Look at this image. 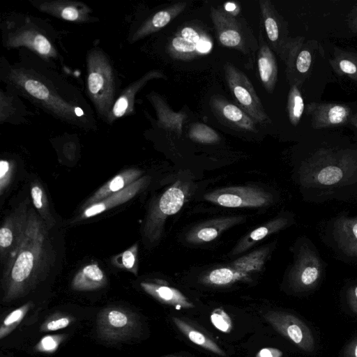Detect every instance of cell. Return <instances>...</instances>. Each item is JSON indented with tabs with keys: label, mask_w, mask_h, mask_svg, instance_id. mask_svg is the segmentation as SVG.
Returning a JSON list of instances; mask_svg holds the SVG:
<instances>
[{
	"label": "cell",
	"mask_w": 357,
	"mask_h": 357,
	"mask_svg": "<svg viewBox=\"0 0 357 357\" xmlns=\"http://www.w3.org/2000/svg\"><path fill=\"white\" fill-rule=\"evenodd\" d=\"M24 59L14 64L1 62V79L17 94L61 121L95 130L91 108L79 91L42 62Z\"/></svg>",
	"instance_id": "1"
},
{
	"label": "cell",
	"mask_w": 357,
	"mask_h": 357,
	"mask_svg": "<svg viewBox=\"0 0 357 357\" xmlns=\"http://www.w3.org/2000/svg\"><path fill=\"white\" fill-rule=\"evenodd\" d=\"M49 230L36 209L30 207L23 238L3 264L5 298L22 295L47 276L56 257Z\"/></svg>",
	"instance_id": "2"
},
{
	"label": "cell",
	"mask_w": 357,
	"mask_h": 357,
	"mask_svg": "<svg viewBox=\"0 0 357 357\" xmlns=\"http://www.w3.org/2000/svg\"><path fill=\"white\" fill-rule=\"evenodd\" d=\"M87 91L99 116L107 122L115 102L116 77L112 64L98 48L87 56Z\"/></svg>",
	"instance_id": "3"
},
{
	"label": "cell",
	"mask_w": 357,
	"mask_h": 357,
	"mask_svg": "<svg viewBox=\"0 0 357 357\" xmlns=\"http://www.w3.org/2000/svg\"><path fill=\"white\" fill-rule=\"evenodd\" d=\"M356 165V154L350 150L321 149L301 168L302 182L331 185L340 181L347 170Z\"/></svg>",
	"instance_id": "4"
},
{
	"label": "cell",
	"mask_w": 357,
	"mask_h": 357,
	"mask_svg": "<svg viewBox=\"0 0 357 357\" xmlns=\"http://www.w3.org/2000/svg\"><path fill=\"white\" fill-rule=\"evenodd\" d=\"M3 29V38L7 47H26L45 61L59 58L58 51L50 40V35L29 17H24L18 22L15 20H8Z\"/></svg>",
	"instance_id": "5"
},
{
	"label": "cell",
	"mask_w": 357,
	"mask_h": 357,
	"mask_svg": "<svg viewBox=\"0 0 357 357\" xmlns=\"http://www.w3.org/2000/svg\"><path fill=\"white\" fill-rule=\"evenodd\" d=\"M188 192L187 183L177 181L151 204L143 229L144 236L149 243L159 239L165 221L181 208Z\"/></svg>",
	"instance_id": "6"
},
{
	"label": "cell",
	"mask_w": 357,
	"mask_h": 357,
	"mask_svg": "<svg viewBox=\"0 0 357 357\" xmlns=\"http://www.w3.org/2000/svg\"><path fill=\"white\" fill-rule=\"evenodd\" d=\"M270 252V248L256 250L231 264L212 270L203 278V282L215 286H225L245 280L264 266Z\"/></svg>",
	"instance_id": "7"
},
{
	"label": "cell",
	"mask_w": 357,
	"mask_h": 357,
	"mask_svg": "<svg viewBox=\"0 0 357 357\" xmlns=\"http://www.w3.org/2000/svg\"><path fill=\"white\" fill-rule=\"evenodd\" d=\"M227 85L243 111L256 123H266L269 118L248 77L230 63L224 67Z\"/></svg>",
	"instance_id": "8"
},
{
	"label": "cell",
	"mask_w": 357,
	"mask_h": 357,
	"mask_svg": "<svg viewBox=\"0 0 357 357\" xmlns=\"http://www.w3.org/2000/svg\"><path fill=\"white\" fill-rule=\"evenodd\" d=\"M264 317L275 331L301 351L310 354L316 351V340L311 328L296 315L284 311H269Z\"/></svg>",
	"instance_id": "9"
},
{
	"label": "cell",
	"mask_w": 357,
	"mask_h": 357,
	"mask_svg": "<svg viewBox=\"0 0 357 357\" xmlns=\"http://www.w3.org/2000/svg\"><path fill=\"white\" fill-rule=\"evenodd\" d=\"M318 48L319 44L314 40H306L301 36L292 38L283 60L291 86L299 87L309 77Z\"/></svg>",
	"instance_id": "10"
},
{
	"label": "cell",
	"mask_w": 357,
	"mask_h": 357,
	"mask_svg": "<svg viewBox=\"0 0 357 357\" xmlns=\"http://www.w3.org/2000/svg\"><path fill=\"white\" fill-rule=\"evenodd\" d=\"M211 203L229 208L261 207L273 202V195L253 186H231L220 188L205 195Z\"/></svg>",
	"instance_id": "11"
},
{
	"label": "cell",
	"mask_w": 357,
	"mask_h": 357,
	"mask_svg": "<svg viewBox=\"0 0 357 357\" xmlns=\"http://www.w3.org/2000/svg\"><path fill=\"white\" fill-rule=\"evenodd\" d=\"M29 198H26L6 218L0 229V259L3 264L17 248L25 233Z\"/></svg>",
	"instance_id": "12"
},
{
	"label": "cell",
	"mask_w": 357,
	"mask_h": 357,
	"mask_svg": "<svg viewBox=\"0 0 357 357\" xmlns=\"http://www.w3.org/2000/svg\"><path fill=\"white\" fill-rule=\"evenodd\" d=\"M322 264L317 254L307 246L301 248L290 271L289 281L296 291L314 289L321 278Z\"/></svg>",
	"instance_id": "13"
},
{
	"label": "cell",
	"mask_w": 357,
	"mask_h": 357,
	"mask_svg": "<svg viewBox=\"0 0 357 357\" xmlns=\"http://www.w3.org/2000/svg\"><path fill=\"white\" fill-rule=\"evenodd\" d=\"M212 45L211 38L202 29L186 26L172 38L167 49L172 57L188 60L209 52Z\"/></svg>",
	"instance_id": "14"
},
{
	"label": "cell",
	"mask_w": 357,
	"mask_h": 357,
	"mask_svg": "<svg viewBox=\"0 0 357 357\" xmlns=\"http://www.w3.org/2000/svg\"><path fill=\"white\" fill-rule=\"evenodd\" d=\"M314 129H323L346 124L351 117V107L344 104L312 102L306 105Z\"/></svg>",
	"instance_id": "15"
},
{
	"label": "cell",
	"mask_w": 357,
	"mask_h": 357,
	"mask_svg": "<svg viewBox=\"0 0 357 357\" xmlns=\"http://www.w3.org/2000/svg\"><path fill=\"white\" fill-rule=\"evenodd\" d=\"M32 3L40 11L66 21L84 23L94 20L90 8L78 1H34Z\"/></svg>",
	"instance_id": "16"
},
{
	"label": "cell",
	"mask_w": 357,
	"mask_h": 357,
	"mask_svg": "<svg viewBox=\"0 0 357 357\" xmlns=\"http://www.w3.org/2000/svg\"><path fill=\"white\" fill-rule=\"evenodd\" d=\"M211 15L221 44L245 52V36L236 19L229 14L213 8H211Z\"/></svg>",
	"instance_id": "17"
},
{
	"label": "cell",
	"mask_w": 357,
	"mask_h": 357,
	"mask_svg": "<svg viewBox=\"0 0 357 357\" xmlns=\"http://www.w3.org/2000/svg\"><path fill=\"white\" fill-rule=\"evenodd\" d=\"M260 7L268 40L284 60L292 38L288 37L287 28L269 1H260Z\"/></svg>",
	"instance_id": "18"
},
{
	"label": "cell",
	"mask_w": 357,
	"mask_h": 357,
	"mask_svg": "<svg viewBox=\"0 0 357 357\" xmlns=\"http://www.w3.org/2000/svg\"><path fill=\"white\" fill-rule=\"evenodd\" d=\"M134 317L121 309L105 310L98 319L99 330L102 335L109 339H121L130 335L135 328Z\"/></svg>",
	"instance_id": "19"
},
{
	"label": "cell",
	"mask_w": 357,
	"mask_h": 357,
	"mask_svg": "<svg viewBox=\"0 0 357 357\" xmlns=\"http://www.w3.org/2000/svg\"><path fill=\"white\" fill-rule=\"evenodd\" d=\"M149 182V177L144 176L119 192L112 194L102 200L83 210L79 220L89 218L123 204L134 197Z\"/></svg>",
	"instance_id": "20"
},
{
	"label": "cell",
	"mask_w": 357,
	"mask_h": 357,
	"mask_svg": "<svg viewBox=\"0 0 357 357\" xmlns=\"http://www.w3.org/2000/svg\"><path fill=\"white\" fill-rule=\"evenodd\" d=\"M211 107L218 117L232 127L254 132L255 121L243 109L218 96L211 100Z\"/></svg>",
	"instance_id": "21"
},
{
	"label": "cell",
	"mask_w": 357,
	"mask_h": 357,
	"mask_svg": "<svg viewBox=\"0 0 357 357\" xmlns=\"http://www.w3.org/2000/svg\"><path fill=\"white\" fill-rule=\"evenodd\" d=\"M243 219L242 216H229L206 221L189 231L185 239L192 244L210 242L225 230L241 222Z\"/></svg>",
	"instance_id": "22"
},
{
	"label": "cell",
	"mask_w": 357,
	"mask_h": 357,
	"mask_svg": "<svg viewBox=\"0 0 357 357\" xmlns=\"http://www.w3.org/2000/svg\"><path fill=\"white\" fill-rule=\"evenodd\" d=\"M162 77L161 73L153 70L128 86L115 100L107 123H112L114 120L128 115L133 112L134 99L139 90L151 79Z\"/></svg>",
	"instance_id": "23"
},
{
	"label": "cell",
	"mask_w": 357,
	"mask_h": 357,
	"mask_svg": "<svg viewBox=\"0 0 357 357\" xmlns=\"http://www.w3.org/2000/svg\"><path fill=\"white\" fill-rule=\"evenodd\" d=\"M142 171L128 169L121 172L97 190L84 204L82 210L115 192H119L140 178Z\"/></svg>",
	"instance_id": "24"
},
{
	"label": "cell",
	"mask_w": 357,
	"mask_h": 357,
	"mask_svg": "<svg viewBox=\"0 0 357 357\" xmlns=\"http://www.w3.org/2000/svg\"><path fill=\"white\" fill-rule=\"evenodd\" d=\"M333 235L339 248L344 254L357 257V218L337 219L333 226Z\"/></svg>",
	"instance_id": "25"
},
{
	"label": "cell",
	"mask_w": 357,
	"mask_h": 357,
	"mask_svg": "<svg viewBox=\"0 0 357 357\" xmlns=\"http://www.w3.org/2000/svg\"><path fill=\"white\" fill-rule=\"evenodd\" d=\"M185 6V3L180 2L157 12L142 24L135 33L132 40L135 41L163 28L179 15Z\"/></svg>",
	"instance_id": "26"
},
{
	"label": "cell",
	"mask_w": 357,
	"mask_h": 357,
	"mask_svg": "<svg viewBox=\"0 0 357 357\" xmlns=\"http://www.w3.org/2000/svg\"><path fill=\"white\" fill-rule=\"evenodd\" d=\"M257 65L264 87L268 92L272 93L277 82L278 66L273 53L266 43H263L260 46Z\"/></svg>",
	"instance_id": "27"
},
{
	"label": "cell",
	"mask_w": 357,
	"mask_h": 357,
	"mask_svg": "<svg viewBox=\"0 0 357 357\" xmlns=\"http://www.w3.org/2000/svg\"><path fill=\"white\" fill-rule=\"evenodd\" d=\"M288 221L287 218L280 217L256 228L240 240L234 247L232 255H239L246 251L258 241L285 227Z\"/></svg>",
	"instance_id": "28"
},
{
	"label": "cell",
	"mask_w": 357,
	"mask_h": 357,
	"mask_svg": "<svg viewBox=\"0 0 357 357\" xmlns=\"http://www.w3.org/2000/svg\"><path fill=\"white\" fill-rule=\"evenodd\" d=\"M143 289L162 303L180 308H192L194 305L178 289L150 282H142Z\"/></svg>",
	"instance_id": "29"
},
{
	"label": "cell",
	"mask_w": 357,
	"mask_h": 357,
	"mask_svg": "<svg viewBox=\"0 0 357 357\" xmlns=\"http://www.w3.org/2000/svg\"><path fill=\"white\" fill-rule=\"evenodd\" d=\"M107 278L97 264L84 266L72 280V288L77 291L94 290L106 284Z\"/></svg>",
	"instance_id": "30"
},
{
	"label": "cell",
	"mask_w": 357,
	"mask_h": 357,
	"mask_svg": "<svg viewBox=\"0 0 357 357\" xmlns=\"http://www.w3.org/2000/svg\"><path fill=\"white\" fill-rule=\"evenodd\" d=\"M150 101L155 109L158 123L165 128L171 129L181 135L182 124L185 116L170 109L163 100L157 94H150Z\"/></svg>",
	"instance_id": "31"
},
{
	"label": "cell",
	"mask_w": 357,
	"mask_h": 357,
	"mask_svg": "<svg viewBox=\"0 0 357 357\" xmlns=\"http://www.w3.org/2000/svg\"><path fill=\"white\" fill-rule=\"evenodd\" d=\"M329 63L333 70L340 75H346L357 82V54L335 49Z\"/></svg>",
	"instance_id": "32"
},
{
	"label": "cell",
	"mask_w": 357,
	"mask_h": 357,
	"mask_svg": "<svg viewBox=\"0 0 357 357\" xmlns=\"http://www.w3.org/2000/svg\"><path fill=\"white\" fill-rule=\"evenodd\" d=\"M173 322L178 330L183 333L192 342L220 356H226L224 351L211 339L204 333L193 328L183 320L173 317Z\"/></svg>",
	"instance_id": "33"
},
{
	"label": "cell",
	"mask_w": 357,
	"mask_h": 357,
	"mask_svg": "<svg viewBox=\"0 0 357 357\" xmlns=\"http://www.w3.org/2000/svg\"><path fill=\"white\" fill-rule=\"evenodd\" d=\"M31 197L34 208L50 229L55 225L56 221L50 212L45 191L38 182L31 183Z\"/></svg>",
	"instance_id": "34"
},
{
	"label": "cell",
	"mask_w": 357,
	"mask_h": 357,
	"mask_svg": "<svg viewBox=\"0 0 357 357\" xmlns=\"http://www.w3.org/2000/svg\"><path fill=\"white\" fill-rule=\"evenodd\" d=\"M305 105L297 85H291L288 94L287 112L290 123L296 126L302 117Z\"/></svg>",
	"instance_id": "35"
},
{
	"label": "cell",
	"mask_w": 357,
	"mask_h": 357,
	"mask_svg": "<svg viewBox=\"0 0 357 357\" xmlns=\"http://www.w3.org/2000/svg\"><path fill=\"white\" fill-rule=\"evenodd\" d=\"M189 137L193 141L204 144L215 143L220 139L214 130L201 123H196L190 127Z\"/></svg>",
	"instance_id": "36"
},
{
	"label": "cell",
	"mask_w": 357,
	"mask_h": 357,
	"mask_svg": "<svg viewBox=\"0 0 357 357\" xmlns=\"http://www.w3.org/2000/svg\"><path fill=\"white\" fill-rule=\"evenodd\" d=\"M137 244L115 256L112 263L119 268L128 270L137 274Z\"/></svg>",
	"instance_id": "37"
},
{
	"label": "cell",
	"mask_w": 357,
	"mask_h": 357,
	"mask_svg": "<svg viewBox=\"0 0 357 357\" xmlns=\"http://www.w3.org/2000/svg\"><path fill=\"white\" fill-rule=\"evenodd\" d=\"M29 308V304L24 305L8 314L4 319L0 331V338L6 336L23 318Z\"/></svg>",
	"instance_id": "38"
},
{
	"label": "cell",
	"mask_w": 357,
	"mask_h": 357,
	"mask_svg": "<svg viewBox=\"0 0 357 357\" xmlns=\"http://www.w3.org/2000/svg\"><path fill=\"white\" fill-rule=\"evenodd\" d=\"M212 324L220 331L229 333L232 329V321L229 314L222 308H216L211 314Z\"/></svg>",
	"instance_id": "39"
},
{
	"label": "cell",
	"mask_w": 357,
	"mask_h": 357,
	"mask_svg": "<svg viewBox=\"0 0 357 357\" xmlns=\"http://www.w3.org/2000/svg\"><path fill=\"white\" fill-rule=\"evenodd\" d=\"M13 171V165L8 160H1L0 162V194L1 195L8 187Z\"/></svg>",
	"instance_id": "40"
},
{
	"label": "cell",
	"mask_w": 357,
	"mask_h": 357,
	"mask_svg": "<svg viewBox=\"0 0 357 357\" xmlns=\"http://www.w3.org/2000/svg\"><path fill=\"white\" fill-rule=\"evenodd\" d=\"M346 298L349 312L357 317V284L352 285L347 289Z\"/></svg>",
	"instance_id": "41"
},
{
	"label": "cell",
	"mask_w": 357,
	"mask_h": 357,
	"mask_svg": "<svg viewBox=\"0 0 357 357\" xmlns=\"http://www.w3.org/2000/svg\"><path fill=\"white\" fill-rule=\"evenodd\" d=\"M70 324V319L68 317H60L56 319L50 321L45 326L47 331H56L67 327Z\"/></svg>",
	"instance_id": "42"
},
{
	"label": "cell",
	"mask_w": 357,
	"mask_h": 357,
	"mask_svg": "<svg viewBox=\"0 0 357 357\" xmlns=\"http://www.w3.org/2000/svg\"><path fill=\"white\" fill-rule=\"evenodd\" d=\"M342 357H357V335L349 340L344 347Z\"/></svg>",
	"instance_id": "43"
},
{
	"label": "cell",
	"mask_w": 357,
	"mask_h": 357,
	"mask_svg": "<svg viewBox=\"0 0 357 357\" xmlns=\"http://www.w3.org/2000/svg\"><path fill=\"white\" fill-rule=\"evenodd\" d=\"M347 24L353 33H357V3L353 6L347 15Z\"/></svg>",
	"instance_id": "44"
},
{
	"label": "cell",
	"mask_w": 357,
	"mask_h": 357,
	"mask_svg": "<svg viewBox=\"0 0 357 357\" xmlns=\"http://www.w3.org/2000/svg\"><path fill=\"white\" fill-rule=\"evenodd\" d=\"M58 346V342L54 337L45 336L44 337L40 343V347L43 350L52 351L56 349Z\"/></svg>",
	"instance_id": "45"
},
{
	"label": "cell",
	"mask_w": 357,
	"mask_h": 357,
	"mask_svg": "<svg viewBox=\"0 0 357 357\" xmlns=\"http://www.w3.org/2000/svg\"><path fill=\"white\" fill-rule=\"evenodd\" d=\"M282 352L275 348L266 347L260 349L256 357H282Z\"/></svg>",
	"instance_id": "46"
},
{
	"label": "cell",
	"mask_w": 357,
	"mask_h": 357,
	"mask_svg": "<svg viewBox=\"0 0 357 357\" xmlns=\"http://www.w3.org/2000/svg\"><path fill=\"white\" fill-rule=\"evenodd\" d=\"M236 8V6L232 3H227L225 4V9L229 12L234 11Z\"/></svg>",
	"instance_id": "47"
},
{
	"label": "cell",
	"mask_w": 357,
	"mask_h": 357,
	"mask_svg": "<svg viewBox=\"0 0 357 357\" xmlns=\"http://www.w3.org/2000/svg\"><path fill=\"white\" fill-rule=\"evenodd\" d=\"M349 122L357 128V113L351 116Z\"/></svg>",
	"instance_id": "48"
},
{
	"label": "cell",
	"mask_w": 357,
	"mask_h": 357,
	"mask_svg": "<svg viewBox=\"0 0 357 357\" xmlns=\"http://www.w3.org/2000/svg\"><path fill=\"white\" fill-rule=\"evenodd\" d=\"M173 357H176V356H173Z\"/></svg>",
	"instance_id": "49"
}]
</instances>
